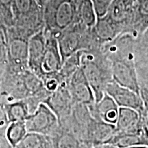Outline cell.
<instances>
[{"mask_svg": "<svg viewBox=\"0 0 148 148\" xmlns=\"http://www.w3.org/2000/svg\"><path fill=\"white\" fill-rule=\"evenodd\" d=\"M94 148H119L116 146H114L113 145H111V144H102V145H97L95 146Z\"/></svg>", "mask_w": 148, "mask_h": 148, "instance_id": "31", "label": "cell"}, {"mask_svg": "<svg viewBox=\"0 0 148 148\" xmlns=\"http://www.w3.org/2000/svg\"><path fill=\"white\" fill-rule=\"evenodd\" d=\"M51 137L53 148H82V141L73 132L60 124Z\"/></svg>", "mask_w": 148, "mask_h": 148, "instance_id": "16", "label": "cell"}, {"mask_svg": "<svg viewBox=\"0 0 148 148\" xmlns=\"http://www.w3.org/2000/svg\"><path fill=\"white\" fill-rule=\"evenodd\" d=\"M43 103L54 112L59 121L69 116L74 103L68 90L66 82L62 83L58 90L49 94Z\"/></svg>", "mask_w": 148, "mask_h": 148, "instance_id": "11", "label": "cell"}, {"mask_svg": "<svg viewBox=\"0 0 148 148\" xmlns=\"http://www.w3.org/2000/svg\"><path fill=\"white\" fill-rule=\"evenodd\" d=\"M108 144L119 148H127L137 145L148 146V139L137 133L117 132Z\"/></svg>", "mask_w": 148, "mask_h": 148, "instance_id": "18", "label": "cell"}, {"mask_svg": "<svg viewBox=\"0 0 148 148\" xmlns=\"http://www.w3.org/2000/svg\"><path fill=\"white\" fill-rule=\"evenodd\" d=\"M106 93L113 99L119 108L134 109L142 116H147L140 95L134 90L122 86L112 80L107 86Z\"/></svg>", "mask_w": 148, "mask_h": 148, "instance_id": "9", "label": "cell"}, {"mask_svg": "<svg viewBox=\"0 0 148 148\" xmlns=\"http://www.w3.org/2000/svg\"><path fill=\"white\" fill-rule=\"evenodd\" d=\"M143 116L138 111L127 108H119L116 122L118 132L137 133L140 134V125Z\"/></svg>", "mask_w": 148, "mask_h": 148, "instance_id": "15", "label": "cell"}, {"mask_svg": "<svg viewBox=\"0 0 148 148\" xmlns=\"http://www.w3.org/2000/svg\"><path fill=\"white\" fill-rule=\"evenodd\" d=\"M140 96L142 99V101H143L146 114L148 116V88L140 86Z\"/></svg>", "mask_w": 148, "mask_h": 148, "instance_id": "28", "label": "cell"}, {"mask_svg": "<svg viewBox=\"0 0 148 148\" xmlns=\"http://www.w3.org/2000/svg\"><path fill=\"white\" fill-rule=\"evenodd\" d=\"M9 122L5 112L4 103H0V127L7 126Z\"/></svg>", "mask_w": 148, "mask_h": 148, "instance_id": "29", "label": "cell"}, {"mask_svg": "<svg viewBox=\"0 0 148 148\" xmlns=\"http://www.w3.org/2000/svg\"><path fill=\"white\" fill-rule=\"evenodd\" d=\"M112 1L113 0H92L97 18L102 17L106 15L109 6Z\"/></svg>", "mask_w": 148, "mask_h": 148, "instance_id": "25", "label": "cell"}, {"mask_svg": "<svg viewBox=\"0 0 148 148\" xmlns=\"http://www.w3.org/2000/svg\"><path fill=\"white\" fill-rule=\"evenodd\" d=\"M7 126L0 127V148H14L7 138L5 134Z\"/></svg>", "mask_w": 148, "mask_h": 148, "instance_id": "27", "label": "cell"}, {"mask_svg": "<svg viewBox=\"0 0 148 148\" xmlns=\"http://www.w3.org/2000/svg\"><path fill=\"white\" fill-rule=\"evenodd\" d=\"M81 68L89 83L98 102L104 94L108 84L112 81L110 61L99 49L82 51Z\"/></svg>", "mask_w": 148, "mask_h": 148, "instance_id": "2", "label": "cell"}, {"mask_svg": "<svg viewBox=\"0 0 148 148\" xmlns=\"http://www.w3.org/2000/svg\"><path fill=\"white\" fill-rule=\"evenodd\" d=\"M45 32L46 35L45 48L36 73L37 76L42 81L47 77L57 75L62 65L56 37L52 33L45 29Z\"/></svg>", "mask_w": 148, "mask_h": 148, "instance_id": "7", "label": "cell"}, {"mask_svg": "<svg viewBox=\"0 0 148 148\" xmlns=\"http://www.w3.org/2000/svg\"><path fill=\"white\" fill-rule=\"evenodd\" d=\"M140 86L148 88V64L136 66Z\"/></svg>", "mask_w": 148, "mask_h": 148, "instance_id": "26", "label": "cell"}, {"mask_svg": "<svg viewBox=\"0 0 148 148\" xmlns=\"http://www.w3.org/2000/svg\"><path fill=\"white\" fill-rule=\"evenodd\" d=\"M28 133L25 121L10 123L6 127V136L11 145L16 147Z\"/></svg>", "mask_w": 148, "mask_h": 148, "instance_id": "22", "label": "cell"}, {"mask_svg": "<svg viewBox=\"0 0 148 148\" xmlns=\"http://www.w3.org/2000/svg\"><path fill=\"white\" fill-rule=\"evenodd\" d=\"M88 106L90 114L95 119L110 124H116L119 107L107 93H105L98 102H95Z\"/></svg>", "mask_w": 148, "mask_h": 148, "instance_id": "12", "label": "cell"}, {"mask_svg": "<svg viewBox=\"0 0 148 148\" xmlns=\"http://www.w3.org/2000/svg\"><path fill=\"white\" fill-rule=\"evenodd\" d=\"M140 134L148 139V116H143L142 117Z\"/></svg>", "mask_w": 148, "mask_h": 148, "instance_id": "30", "label": "cell"}, {"mask_svg": "<svg viewBox=\"0 0 148 148\" xmlns=\"http://www.w3.org/2000/svg\"><path fill=\"white\" fill-rule=\"evenodd\" d=\"M16 147L17 148H53V142L50 136L28 132L21 142Z\"/></svg>", "mask_w": 148, "mask_h": 148, "instance_id": "20", "label": "cell"}, {"mask_svg": "<svg viewBox=\"0 0 148 148\" xmlns=\"http://www.w3.org/2000/svg\"><path fill=\"white\" fill-rule=\"evenodd\" d=\"M14 148H17V147H14Z\"/></svg>", "mask_w": 148, "mask_h": 148, "instance_id": "33", "label": "cell"}, {"mask_svg": "<svg viewBox=\"0 0 148 148\" xmlns=\"http://www.w3.org/2000/svg\"><path fill=\"white\" fill-rule=\"evenodd\" d=\"M8 45V27L0 24V66L6 64Z\"/></svg>", "mask_w": 148, "mask_h": 148, "instance_id": "23", "label": "cell"}, {"mask_svg": "<svg viewBox=\"0 0 148 148\" xmlns=\"http://www.w3.org/2000/svg\"><path fill=\"white\" fill-rule=\"evenodd\" d=\"M5 112L9 123L16 121H25L30 115L25 99H20L4 103Z\"/></svg>", "mask_w": 148, "mask_h": 148, "instance_id": "19", "label": "cell"}, {"mask_svg": "<svg viewBox=\"0 0 148 148\" xmlns=\"http://www.w3.org/2000/svg\"><path fill=\"white\" fill-rule=\"evenodd\" d=\"M28 132L38 133L51 136L59 127V121L56 114L45 103H40L36 111L25 120Z\"/></svg>", "mask_w": 148, "mask_h": 148, "instance_id": "8", "label": "cell"}, {"mask_svg": "<svg viewBox=\"0 0 148 148\" xmlns=\"http://www.w3.org/2000/svg\"><path fill=\"white\" fill-rule=\"evenodd\" d=\"M77 21L88 29H92L97 21V15L92 0H78Z\"/></svg>", "mask_w": 148, "mask_h": 148, "instance_id": "17", "label": "cell"}, {"mask_svg": "<svg viewBox=\"0 0 148 148\" xmlns=\"http://www.w3.org/2000/svg\"><path fill=\"white\" fill-rule=\"evenodd\" d=\"M138 0H113L105 16L114 25L119 35L132 34V25Z\"/></svg>", "mask_w": 148, "mask_h": 148, "instance_id": "6", "label": "cell"}, {"mask_svg": "<svg viewBox=\"0 0 148 148\" xmlns=\"http://www.w3.org/2000/svg\"><path fill=\"white\" fill-rule=\"evenodd\" d=\"M74 104L89 106L95 102V95L82 68H79L66 82Z\"/></svg>", "mask_w": 148, "mask_h": 148, "instance_id": "10", "label": "cell"}, {"mask_svg": "<svg viewBox=\"0 0 148 148\" xmlns=\"http://www.w3.org/2000/svg\"><path fill=\"white\" fill-rule=\"evenodd\" d=\"M135 38L132 34H120L101 45L99 49L110 61L112 80L140 95V86L134 53Z\"/></svg>", "mask_w": 148, "mask_h": 148, "instance_id": "1", "label": "cell"}, {"mask_svg": "<svg viewBox=\"0 0 148 148\" xmlns=\"http://www.w3.org/2000/svg\"><path fill=\"white\" fill-rule=\"evenodd\" d=\"M46 35L44 27L29 37L28 41V69L34 74L38 66L45 48Z\"/></svg>", "mask_w": 148, "mask_h": 148, "instance_id": "14", "label": "cell"}, {"mask_svg": "<svg viewBox=\"0 0 148 148\" xmlns=\"http://www.w3.org/2000/svg\"><path fill=\"white\" fill-rule=\"evenodd\" d=\"M76 0H47L43 7L45 30L56 37L77 20Z\"/></svg>", "mask_w": 148, "mask_h": 148, "instance_id": "3", "label": "cell"}, {"mask_svg": "<svg viewBox=\"0 0 148 148\" xmlns=\"http://www.w3.org/2000/svg\"><path fill=\"white\" fill-rule=\"evenodd\" d=\"M127 148H148V146H145V145H137V146H133V147H127Z\"/></svg>", "mask_w": 148, "mask_h": 148, "instance_id": "32", "label": "cell"}, {"mask_svg": "<svg viewBox=\"0 0 148 148\" xmlns=\"http://www.w3.org/2000/svg\"><path fill=\"white\" fill-rule=\"evenodd\" d=\"M116 132L117 130L115 125L98 121L93 118L88 127L86 143L84 144L95 147L109 143Z\"/></svg>", "mask_w": 148, "mask_h": 148, "instance_id": "13", "label": "cell"}, {"mask_svg": "<svg viewBox=\"0 0 148 148\" xmlns=\"http://www.w3.org/2000/svg\"><path fill=\"white\" fill-rule=\"evenodd\" d=\"M13 0H0V14L2 15L4 25L7 27L13 26L11 7Z\"/></svg>", "mask_w": 148, "mask_h": 148, "instance_id": "24", "label": "cell"}, {"mask_svg": "<svg viewBox=\"0 0 148 148\" xmlns=\"http://www.w3.org/2000/svg\"><path fill=\"white\" fill-rule=\"evenodd\" d=\"M8 45L5 70L21 72L28 69V41L32 34L14 26L8 27Z\"/></svg>", "mask_w": 148, "mask_h": 148, "instance_id": "5", "label": "cell"}, {"mask_svg": "<svg viewBox=\"0 0 148 148\" xmlns=\"http://www.w3.org/2000/svg\"><path fill=\"white\" fill-rule=\"evenodd\" d=\"M13 26L34 34L45 26L43 10L37 0H13L11 7Z\"/></svg>", "mask_w": 148, "mask_h": 148, "instance_id": "4", "label": "cell"}, {"mask_svg": "<svg viewBox=\"0 0 148 148\" xmlns=\"http://www.w3.org/2000/svg\"><path fill=\"white\" fill-rule=\"evenodd\" d=\"M134 53L136 66L148 64V27L135 38Z\"/></svg>", "mask_w": 148, "mask_h": 148, "instance_id": "21", "label": "cell"}]
</instances>
